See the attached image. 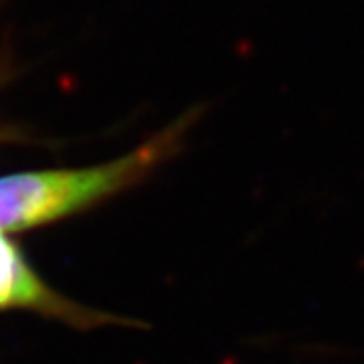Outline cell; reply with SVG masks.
<instances>
[{
    "instance_id": "obj_2",
    "label": "cell",
    "mask_w": 364,
    "mask_h": 364,
    "mask_svg": "<svg viewBox=\"0 0 364 364\" xmlns=\"http://www.w3.org/2000/svg\"><path fill=\"white\" fill-rule=\"evenodd\" d=\"M0 308H37L63 314V301L43 286L18 249L0 233Z\"/></svg>"
},
{
    "instance_id": "obj_1",
    "label": "cell",
    "mask_w": 364,
    "mask_h": 364,
    "mask_svg": "<svg viewBox=\"0 0 364 364\" xmlns=\"http://www.w3.org/2000/svg\"><path fill=\"white\" fill-rule=\"evenodd\" d=\"M181 128L114 162L75 170L25 172L0 178V233L55 221L142 178L176 144Z\"/></svg>"
}]
</instances>
